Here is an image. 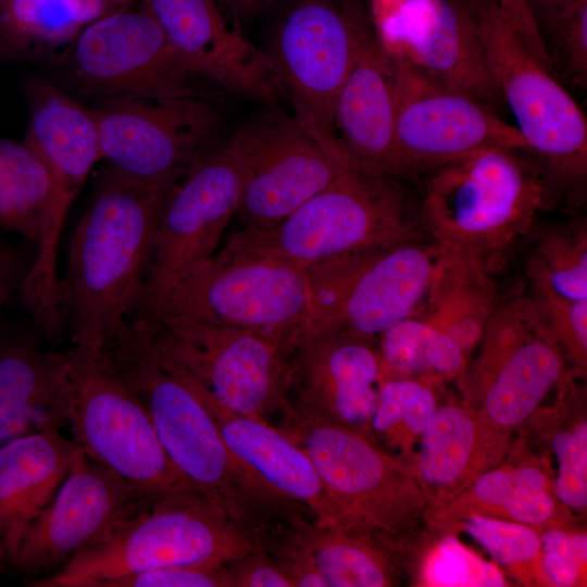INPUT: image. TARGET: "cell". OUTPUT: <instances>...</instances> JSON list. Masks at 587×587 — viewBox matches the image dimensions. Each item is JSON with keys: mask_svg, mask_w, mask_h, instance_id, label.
<instances>
[{"mask_svg": "<svg viewBox=\"0 0 587 587\" xmlns=\"http://www.w3.org/2000/svg\"><path fill=\"white\" fill-rule=\"evenodd\" d=\"M92 110L105 167L154 192H170L223 139V118L205 97H115Z\"/></svg>", "mask_w": 587, "mask_h": 587, "instance_id": "13", "label": "cell"}, {"mask_svg": "<svg viewBox=\"0 0 587 587\" xmlns=\"http://www.w3.org/2000/svg\"><path fill=\"white\" fill-rule=\"evenodd\" d=\"M80 452L59 428L28 434L0 447V539L10 557Z\"/></svg>", "mask_w": 587, "mask_h": 587, "instance_id": "28", "label": "cell"}, {"mask_svg": "<svg viewBox=\"0 0 587 587\" xmlns=\"http://www.w3.org/2000/svg\"><path fill=\"white\" fill-rule=\"evenodd\" d=\"M64 353L67 428L80 450L148 499L193 489L168 459L145 407L105 352L72 345Z\"/></svg>", "mask_w": 587, "mask_h": 587, "instance_id": "10", "label": "cell"}, {"mask_svg": "<svg viewBox=\"0 0 587 587\" xmlns=\"http://www.w3.org/2000/svg\"><path fill=\"white\" fill-rule=\"evenodd\" d=\"M540 25L548 33L552 55L573 84L587 86V0H574ZM547 50V51H548Z\"/></svg>", "mask_w": 587, "mask_h": 587, "instance_id": "41", "label": "cell"}, {"mask_svg": "<svg viewBox=\"0 0 587 587\" xmlns=\"http://www.w3.org/2000/svg\"><path fill=\"white\" fill-rule=\"evenodd\" d=\"M149 500L82 451L52 500L26 527L11 558L26 573L50 575Z\"/></svg>", "mask_w": 587, "mask_h": 587, "instance_id": "18", "label": "cell"}, {"mask_svg": "<svg viewBox=\"0 0 587 587\" xmlns=\"http://www.w3.org/2000/svg\"><path fill=\"white\" fill-rule=\"evenodd\" d=\"M380 382L408 378L441 388L457 380L469 359L444 332L422 319H405L376 338Z\"/></svg>", "mask_w": 587, "mask_h": 587, "instance_id": "33", "label": "cell"}, {"mask_svg": "<svg viewBox=\"0 0 587 587\" xmlns=\"http://www.w3.org/2000/svg\"><path fill=\"white\" fill-rule=\"evenodd\" d=\"M376 35L390 57L411 61L494 112L503 105L486 48L459 0H414Z\"/></svg>", "mask_w": 587, "mask_h": 587, "instance_id": "22", "label": "cell"}, {"mask_svg": "<svg viewBox=\"0 0 587 587\" xmlns=\"http://www.w3.org/2000/svg\"><path fill=\"white\" fill-rule=\"evenodd\" d=\"M287 538L312 558L327 587H392L409 577V558L369 533L300 520Z\"/></svg>", "mask_w": 587, "mask_h": 587, "instance_id": "31", "label": "cell"}, {"mask_svg": "<svg viewBox=\"0 0 587 587\" xmlns=\"http://www.w3.org/2000/svg\"><path fill=\"white\" fill-rule=\"evenodd\" d=\"M366 13L358 0H290L264 50L294 117L336 153L347 154L335 130V104Z\"/></svg>", "mask_w": 587, "mask_h": 587, "instance_id": "14", "label": "cell"}, {"mask_svg": "<svg viewBox=\"0 0 587 587\" xmlns=\"http://www.w3.org/2000/svg\"><path fill=\"white\" fill-rule=\"evenodd\" d=\"M229 9L240 18H251L278 0H224Z\"/></svg>", "mask_w": 587, "mask_h": 587, "instance_id": "47", "label": "cell"}, {"mask_svg": "<svg viewBox=\"0 0 587 587\" xmlns=\"http://www.w3.org/2000/svg\"><path fill=\"white\" fill-rule=\"evenodd\" d=\"M495 295L483 260L438 247L429 289L414 316L448 335L469 359L496 309Z\"/></svg>", "mask_w": 587, "mask_h": 587, "instance_id": "30", "label": "cell"}, {"mask_svg": "<svg viewBox=\"0 0 587 587\" xmlns=\"http://www.w3.org/2000/svg\"><path fill=\"white\" fill-rule=\"evenodd\" d=\"M472 515L519 522L539 530L580 526L557 498L548 461L522 438L514 440L502 463L429 516L426 528L432 534L454 532L461 520Z\"/></svg>", "mask_w": 587, "mask_h": 587, "instance_id": "24", "label": "cell"}, {"mask_svg": "<svg viewBox=\"0 0 587 587\" xmlns=\"http://www.w3.org/2000/svg\"><path fill=\"white\" fill-rule=\"evenodd\" d=\"M527 268L540 274L559 295L587 299V230L585 222L550 227L536 245Z\"/></svg>", "mask_w": 587, "mask_h": 587, "instance_id": "39", "label": "cell"}, {"mask_svg": "<svg viewBox=\"0 0 587 587\" xmlns=\"http://www.w3.org/2000/svg\"><path fill=\"white\" fill-rule=\"evenodd\" d=\"M292 116L270 112L252 152L236 211L247 229L271 227L353 166Z\"/></svg>", "mask_w": 587, "mask_h": 587, "instance_id": "19", "label": "cell"}, {"mask_svg": "<svg viewBox=\"0 0 587 587\" xmlns=\"http://www.w3.org/2000/svg\"><path fill=\"white\" fill-rule=\"evenodd\" d=\"M395 114V62L369 11L358 25L352 62L334 113L337 138L354 165L400 177Z\"/></svg>", "mask_w": 587, "mask_h": 587, "instance_id": "23", "label": "cell"}, {"mask_svg": "<svg viewBox=\"0 0 587 587\" xmlns=\"http://www.w3.org/2000/svg\"><path fill=\"white\" fill-rule=\"evenodd\" d=\"M267 113L252 116L217 142L165 196L132 321L150 322L167 294L215 253L225 227L236 214Z\"/></svg>", "mask_w": 587, "mask_h": 587, "instance_id": "7", "label": "cell"}, {"mask_svg": "<svg viewBox=\"0 0 587 587\" xmlns=\"http://www.w3.org/2000/svg\"><path fill=\"white\" fill-rule=\"evenodd\" d=\"M526 153L489 147L425 171L420 214L435 245L487 264L528 233L552 190Z\"/></svg>", "mask_w": 587, "mask_h": 587, "instance_id": "3", "label": "cell"}, {"mask_svg": "<svg viewBox=\"0 0 587 587\" xmlns=\"http://www.w3.org/2000/svg\"><path fill=\"white\" fill-rule=\"evenodd\" d=\"M135 0H0V59L29 60L73 43L92 22Z\"/></svg>", "mask_w": 587, "mask_h": 587, "instance_id": "32", "label": "cell"}, {"mask_svg": "<svg viewBox=\"0 0 587 587\" xmlns=\"http://www.w3.org/2000/svg\"><path fill=\"white\" fill-rule=\"evenodd\" d=\"M392 59L400 176L425 172L484 148L527 150L520 130L480 101L411 61Z\"/></svg>", "mask_w": 587, "mask_h": 587, "instance_id": "17", "label": "cell"}, {"mask_svg": "<svg viewBox=\"0 0 587 587\" xmlns=\"http://www.w3.org/2000/svg\"><path fill=\"white\" fill-rule=\"evenodd\" d=\"M566 373L558 386V401L541 412L547 425L545 434L555 455L558 473L554 492L573 513L587 511V419L585 396Z\"/></svg>", "mask_w": 587, "mask_h": 587, "instance_id": "35", "label": "cell"}, {"mask_svg": "<svg viewBox=\"0 0 587 587\" xmlns=\"http://www.w3.org/2000/svg\"><path fill=\"white\" fill-rule=\"evenodd\" d=\"M415 240L308 270L315 308L307 333L337 329L376 340L414 316L429 289L438 254L437 245Z\"/></svg>", "mask_w": 587, "mask_h": 587, "instance_id": "15", "label": "cell"}, {"mask_svg": "<svg viewBox=\"0 0 587 587\" xmlns=\"http://www.w3.org/2000/svg\"><path fill=\"white\" fill-rule=\"evenodd\" d=\"M314 304L308 270L226 243L167 294L148 323L185 320L233 327L295 349L312 323Z\"/></svg>", "mask_w": 587, "mask_h": 587, "instance_id": "8", "label": "cell"}, {"mask_svg": "<svg viewBox=\"0 0 587 587\" xmlns=\"http://www.w3.org/2000/svg\"><path fill=\"white\" fill-rule=\"evenodd\" d=\"M225 566L230 587H292L276 560L264 550L230 561Z\"/></svg>", "mask_w": 587, "mask_h": 587, "instance_id": "44", "label": "cell"}, {"mask_svg": "<svg viewBox=\"0 0 587 587\" xmlns=\"http://www.w3.org/2000/svg\"><path fill=\"white\" fill-rule=\"evenodd\" d=\"M283 426L312 460L339 529L372 534L408 553L419 548L428 533L427 499L413 465L372 435L305 415L290 403Z\"/></svg>", "mask_w": 587, "mask_h": 587, "instance_id": "4", "label": "cell"}, {"mask_svg": "<svg viewBox=\"0 0 587 587\" xmlns=\"http://www.w3.org/2000/svg\"><path fill=\"white\" fill-rule=\"evenodd\" d=\"M136 322L168 372L225 410L266 420L289 405L294 349L284 342L195 321Z\"/></svg>", "mask_w": 587, "mask_h": 587, "instance_id": "9", "label": "cell"}, {"mask_svg": "<svg viewBox=\"0 0 587 587\" xmlns=\"http://www.w3.org/2000/svg\"><path fill=\"white\" fill-rule=\"evenodd\" d=\"M111 360L138 396L172 463L195 490L261 542L302 512L274 494L227 447L209 409L168 372L135 333L111 348Z\"/></svg>", "mask_w": 587, "mask_h": 587, "instance_id": "1", "label": "cell"}, {"mask_svg": "<svg viewBox=\"0 0 587 587\" xmlns=\"http://www.w3.org/2000/svg\"><path fill=\"white\" fill-rule=\"evenodd\" d=\"M479 344L457 379L461 402L496 428L521 430L566 375L564 353L526 296L495 309Z\"/></svg>", "mask_w": 587, "mask_h": 587, "instance_id": "12", "label": "cell"}, {"mask_svg": "<svg viewBox=\"0 0 587 587\" xmlns=\"http://www.w3.org/2000/svg\"><path fill=\"white\" fill-rule=\"evenodd\" d=\"M489 58L527 151L551 190H575L587 175V121L569 92L523 46L498 0H459Z\"/></svg>", "mask_w": 587, "mask_h": 587, "instance_id": "11", "label": "cell"}, {"mask_svg": "<svg viewBox=\"0 0 587 587\" xmlns=\"http://www.w3.org/2000/svg\"><path fill=\"white\" fill-rule=\"evenodd\" d=\"M532 300L562 349L574 373L583 375L587 367V299L572 300L557 294L537 272L527 268Z\"/></svg>", "mask_w": 587, "mask_h": 587, "instance_id": "40", "label": "cell"}, {"mask_svg": "<svg viewBox=\"0 0 587 587\" xmlns=\"http://www.w3.org/2000/svg\"><path fill=\"white\" fill-rule=\"evenodd\" d=\"M140 7L204 82L270 107L285 98L265 51L227 26L215 0H140Z\"/></svg>", "mask_w": 587, "mask_h": 587, "instance_id": "21", "label": "cell"}, {"mask_svg": "<svg viewBox=\"0 0 587 587\" xmlns=\"http://www.w3.org/2000/svg\"><path fill=\"white\" fill-rule=\"evenodd\" d=\"M463 530L479 542L496 562L525 586H550L541 564L539 529L519 522L472 515L461 520Z\"/></svg>", "mask_w": 587, "mask_h": 587, "instance_id": "38", "label": "cell"}, {"mask_svg": "<svg viewBox=\"0 0 587 587\" xmlns=\"http://www.w3.org/2000/svg\"><path fill=\"white\" fill-rule=\"evenodd\" d=\"M167 193L142 189L103 170L59 278L61 322L72 345L100 347L132 317Z\"/></svg>", "mask_w": 587, "mask_h": 587, "instance_id": "2", "label": "cell"}, {"mask_svg": "<svg viewBox=\"0 0 587 587\" xmlns=\"http://www.w3.org/2000/svg\"><path fill=\"white\" fill-rule=\"evenodd\" d=\"M102 587H230L225 564L151 570L111 579Z\"/></svg>", "mask_w": 587, "mask_h": 587, "instance_id": "43", "label": "cell"}, {"mask_svg": "<svg viewBox=\"0 0 587 587\" xmlns=\"http://www.w3.org/2000/svg\"><path fill=\"white\" fill-rule=\"evenodd\" d=\"M380 384L375 339L316 329L294 349L290 404L300 413L372 435Z\"/></svg>", "mask_w": 587, "mask_h": 587, "instance_id": "20", "label": "cell"}, {"mask_svg": "<svg viewBox=\"0 0 587 587\" xmlns=\"http://www.w3.org/2000/svg\"><path fill=\"white\" fill-rule=\"evenodd\" d=\"M67 427L64 352L26 344L0 353V447L46 428Z\"/></svg>", "mask_w": 587, "mask_h": 587, "instance_id": "29", "label": "cell"}, {"mask_svg": "<svg viewBox=\"0 0 587 587\" xmlns=\"http://www.w3.org/2000/svg\"><path fill=\"white\" fill-rule=\"evenodd\" d=\"M196 395L211 412L227 447L262 483L304 507L319 524L338 528L321 477L297 442L266 420L236 414Z\"/></svg>", "mask_w": 587, "mask_h": 587, "instance_id": "26", "label": "cell"}, {"mask_svg": "<svg viewBox=\"0 0 587 587\" xmlns=\"http://www.w3.org/2000/svg\"><path fill=\"white\" fill-rule=\"evenodd\" d=\"M32 260L18 248L0 240V308L22 285Z\"/></svg>", "mask_w": 587, "mask_h": 587, "instance_id": "45", "label": "cell"}, {"mask_svg": "<svg viewBox=\"0 0 587 587\" xmlns=\"http://www.w3.org/2000/svg\"><path fill=\"white\" fill-rule=\"evenodd\" d=\"M23 91L30 112L23 142L42 160L53 186L75 200L101 161L93 110L42 77L27 78Z\"/></svg>", "mask_w": 587, "mask_h": 587, "instance_id": "27", "label": "cell"}, {"mask_svg": "<svg viewBox=\"0 0 587 587\" xmlns=\"http://www.w3.org/2000/svg\"><path fill=\"white\" fill-rule=\"evenodd\" d=\"M414 0H370V15L375 32L394 20Z\"/></svg>", "mask_w": 587, "mask_h": 587, "instance_id": "46", "label": "cell"}, {"mask_svg": "<svg viewBox=\"0 0 587 587\" xmlns=\"http://www.w3.org/2000/svg\"><path fill=\"white\" fill-rule=\"evenodd\" d=\"M263 550L197 490L151 499L37 587H102L107 582L163 567L222 565Z\"/></svg>", "mask_w": 587, "mask_h": 587, "instance_id": "5", "label": "cell"}, {"mask_svg": "<svg viewBox=\"0 0 587 587\" xmlns=\"http://www.w3.org/2000/svg\"><path fill=\"white\" fill-rule=\"evenodd\" d=\"M514 433L490 425L460 402L438 404L417 446L414 471L427 499L426 521L504 461Z\"/></svg>", "mask_w": 587, "mask_h": 587, "instance_id": "25", "label": "cell"}, {"mask_svg": "<svg viewBox=\"0 0 587 587\" xmlns=\"http://www.w3.org/2000/svg\"><path fill=\"white\" fill-rule=\"evenodd\" d=\"M409 576L414 586L504 587L510 582L494 562L466 547L458 533H427L412 554Z\"/></svg>", "mask_w": 587, "mask_h": 587, "instance_id": "37", "label": "cell"}, {"mask_svg": "<svg viewBox=\"0 0 587 587\" xmlns=\"http://www.w3.org/2000/svg\"><path fill=\"white\" fill-rule=\"evenodd\" d=\"M53 195L42 160L24 142L0 138V227L36 246Z\"/></svg>", "mask_w": 587, "mask_h": 587, "instance_id": "34", "label": "cell"}, {"mask_svg": "<svg viewBox=\"0 0 587 587\" xmlns=\"http://www.w3.org/2000/svg\"><path fill=\"white\" fill-rule=\"evenodd\" d=\"M437 390L433 385L408 378L383 382L370 427L375 441L414 466L421 437L438 405Z\"/></svg>", "mask_w": 587, "mask_h": 587, "instance_id": "36", "label": "cell"}, {"mask_svg": "<svg viewBox=\"0 0 587 587\" xmlns=\"http://www.w3.org/2000/svg\"><path fill=\"white\" fill-rule=\"evenodd\" d=\"M0 544H1V539H0ZM2 545V544H1Z\"/></svg>", "mask_w": 587, "mask_h": 587, "instance_id": "48", "label": "cell"}, {"mask_svg": "<svg viewBox=\"0 0 587 587\" xmlns=\"http://www.w3.org/2000/svg\"><path fill=\"white\" fill-rule=\"evenodd\" d=\"M416 238L397 177L353 165L277 224L242 228L227 245L311 270Z\"/></svg>", "mask_w": 587, "mask_h": 587, "instance_id": "6", "label": "cell"}, {"mask_svg": "<svg viewBox=\"0 0 587 587\" xmlns=\"http://www.w3.org/2000/svg\"><path fill=\"white\" fill-rule=\"evenodd\" d=\"M68 71L82 92L100 97L209 98L197 75L141 7L89 24L72 43Z\"/></svg>", "mask_w": 587, "mask_h": 587, "instance_id": "16", "label": "cell"}, {"mask_svg": "<svg viewBox=\"0 0 587 587\" xmlns=\"http://www.w3.org/2000/svg\"><path fill=\"white\" fill-rule=\"evenodd\" d=\"M541 564L550 586L574 587L587 583V533L582 526L539 530Z\"/></svg>", "mask_w": 587, "mask_h": 587, "instance_id": "42", "label": "cell"}]
</instances>
